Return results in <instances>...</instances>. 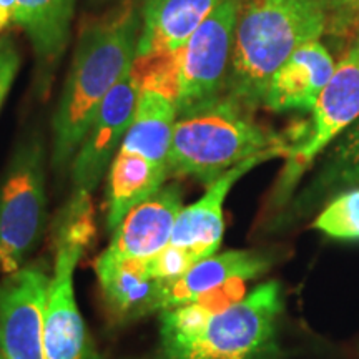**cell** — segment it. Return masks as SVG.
Here are the masks:
<instances>
[{
	"label": "cell",
	"mask_w": 359,
	"mask_h": 359,
	"mask_svg": "<svg viewBox=\"0 0 359 359\" xmlns=\"http://www.w3.org/2000/svg\"><path fill=\"white\" fill-rule=\"evenodd\" d=\"M140 22L132 7L85 29L53 116L52 167L64 172L92 127L103 98L132 70Z\"/></svg>",
	"instance_id": "1"
},
{
	"label": "cell",
	"mask_w": 359,
	"mask_h": 359,
	"mask_svg": "<svg viewBox=\"0 0 359 359\" xmlns=\"http://www.w3.org/2000/svg\"><path fill=\"white\" fill-rule=\"evenodd\" d=\"M326 34L318 0H236L230 70L224 97L253 111L273 74L291 53Z\"/></svg>",
	"instance_id": "2"
},
{
	"label": "cell",
	"mask_w": 359,
	"mask_h": 359,
	"mask_svg": "<svg viewBox=\"0 0 359 359\" xmlns=\"http://www.w3.org/2000/svg\"><path fill=\"white\" fill-rule=\"evenodd\" d=\"M278 147H291L257 123L251 111L228 97L180 115L168 154V172L206 187L228 170Z\"/></svg>",
	"instance_id": "3"
},
{
	"label": "cell",
	"mask_w": 359,
	"mask_h": 359,
	"mask_svg": "<svg viewBox=\"0 0 359 359\" xmlns=\"http://www.w3.org/2000/svg\"><path fill=\"white\" fill-rule=\"evenodd\" d=\"M280 313V285L263 283L198 326L160 323L155 359H275Z\"/></svg>",
	"instance_id": "4"
},
{
	"label": "cell",
	"mask_w": 359,
	"mask_h": 359,
	"mask_svg": "<svg viewBox=\"0 0 359 359\" xmlns=\"http://www.w3.org/2000/svg\"><path fill=\"white\" fill-rule=\"evenodd\" d=\"M95 236L92 195L72 191L53 223L50 288L45 309L47 359H88L87 330L74 290V273L83 251Z\"/></svg>",
	"instance_id": "5"
},
{
	"label": "cell",
	"mask_w": 359,
	"mask_h": 359,
	"mask_svg": "<svg viewBox=\"0 0 359 359\" xmlns=\"http://www.w3.org/2000/svg\"><path fill=\"white\" fill-rule=\"evenodd\" d=\"M47 223L45 151L37 137L13 151L0 182V271L4 275L27 264L42 240Z\"/></svg>",
	"instance_id": "6"
},
{
	"label": "cell",
	"mask_w": 359,
	"mask_h": 359,
	"mask_svg": "<svg viewBox=\"0 0 359 359\" xmlns=\"http://www.w3.org/2000/svg\"><path fill=\"white\" fill-rule=\"evenodd\" d=\"M291 147H278L251 156L210 183L198 201L183 206L167 248L155 257L147 258L150 275L165 281L175 280L188 271L193 264L217 253L224 231L223 203L231 187L259 163L276 156H288Z\"/></svg>",
	"instance_id": "7"
},
{
	"label": "cell",
	"mask_w": 359,
	"mask_h": 359,
	"mask_svg": "<svg viewBox=\"0 0 359 359\" xmlns=\"http://www.w3.org/2000/svg\"><path fill=\"white\" fill-rule=\"evenodd\" d=\"M235 20L236 0H224L178 48V116L224 97Z\"/></svg>",
	"instance_id": "8"
},
{
	"label": "cell",
	"mask_w": 359,
	"mask_h": 359,
	"mask_svg": "<svg viewBox=\"0 0 359 359\" xmlns=\"http://www.w3.org/2000/svg\"><path fill=\"white\" fill-rule=\"evenodd\" d=\"M311 111V120L296 135L286 156V185H291L339 133L359 118V34L353 37Z\"/></svg>",
	"instance_id": "9"
},
{
	"label": "cell",
	"mask_w": 359,
	"mask_h": 359,
	"mask_svg": "<svg viewBox=\"0 0 359 359\" xmlns=\"http://www.w3.org/2000/svg\"><path fill=\"white\" fill-rule=\"evenodd\" d=\"M50 276L43 263H32L0 283L2 359H47L43 333Z\"/></svg>",
	"instance_id": "10"
},
{
	"label": "cell",
	"mask_w": 359,
	"mask_h": 359,
	"mask_svg": "<svg viewBox=\"0 0 359 359\" xmlns=\"http://www.w3.org/2000/svg\"><path fill=\"white\" fill-rule=\"evenodd\" d=\"M138 93L140 87L137 79L133 72L128 70L103 98L92 127L72 161L74 191L92 195L103 175L109 172L115 151L120 150L132 125Z\"/></svg>",
	"instance_id": "11"
},
{
	"label": "cell",
	"mask_w": 359,
	"mask_h": 359,
	"mask_svg": "<svg viewBox=\"0 0 359 359\" xmlns=\"http://www.w3.org/2000/svg\"><path fill=\"white\" fill-rule=\"evenodd\" d=\"M183 210L178 185H163L154 196L125 215L102 255L114 259L151 258L167 248L175 223Z\"/></svg>",
	"instance_id": "12"
},
{
	"label": "cell",
	"mask_w": 359,
	"mask_h": 359,
	"mask_svg": "<svg viewBox=\"0 0 359 359\" xmlns=\"http://www.w3.org/2000/svg\"><path fill=\"white\" fill-rule=\"evenodd\" d=\"M334 69L333 57L320 40L302 45L273 74L263 107L271 111L313 110Z\"/></svg>",
	"instance_id": "13"
},
{
	"label": "cell",
	"mask_w": 359,
	"mask_h": 359,
	"mask_svg": "<svg viewBox=\"0 0 359 359\" xmlns=\"http://www.w3.org/2000/svg\"><path fill=\"white\" fill-rule=\"evenodd\" d=\"M269 259L258 251L235 250L212 255L175 280L163 281L161 290V311L180 308L195 302L201 294L217 290L230 281H246L263 275Z\"/></svg>",
	"instance_id": "14"
},
{
	"label": "cell",
	"mask_w": 359,
	"mask_h": 359,
	"mask_svg": "<svg viewBox=\"0 0 359 359\" xmlns=\"http://www.w3.org/2000/svg\"><path fill=\"white\" fill-rule=\"evenodd\" d=\"M95 273L107 306L120 320H135L161 309L165 280L150 275L147 258L114 259L100 255Z\"/></svg>",
	"instance_id": "15"
},
{
	"label": "cell",
	"mask_w": 359,
	"mask_h": 359,
	"mask_svg": "<svg viewBox=\"0 0 359 359\" xmlns=\"http://www.w3.org/2000/svg\"><path fill=\"white\" fill-rule=\"evenodd\" d=\"M224 0H145L135 58L175 52Z\"/></svg>",
	"instance_id": "16"
},
{
	"label": "cell",
	"mask_w": 359,
	"mask_h": 359,
	"mask_svg": "<svg viewBox=\"0 0 359 359\" xmlns=\"http://www.w3.org/2000/svg\"><path fill=\"white\" fill-rule=\"evenodd\" d=\"M107 180V226L114 231L130 210L154 196L170 177L168 167L120 148Z\"/></svg>",
	"instance_id": "17"
},
{
	"label": "cell",
	"mask_w": 359,
	"mask_h": 359,
	"mask_svg": "<svg viewBox=\"0 0 359 359\" xmlns=\"http://www.w3.org/2000/svg\"><path fill=\"white\" fill-rule=\"evenodd\" d=\"M0 6L29 35L39 60L55 64L69 43L75 0H0Z\"/></svg>",
	"instance_id": "18"
},
{
	"label": "cell",
	"mask_w": 359,
	"mask_h": 359,
	"mask_svg": "<svg viewBox=\"0 0 359 359\" xmlns=\"http://www.w3.org/2000/svg\"><path fill=\"white\" fill-rule=\"evenodd\" d=\"M177 118L178 109L173 98L156 90L140 88L132 125L120 148L168 167L170 145Z\"/></svg>",
	"instance_id": "19"
},
{
	"label": "cell",
	"mask_w": 359,
	"mask_h": 359,
	"mask_svg": "<svg viewBox=\"0 0 359 359\" xmlns=\"http://www.w3.org/2000/svg\"><path fill=\"white\" fill-rule=\"evenodd\" d=\"M314 228L338 240H359V188L336 196L316 218Z\"/></svg>",
	"instance_id": "20"
},
{
	"label": "cell",
	"mask_w": 359,
	"mask_h": 359,
	"mask_svg": "<svg viewBox=\"0 0 359 359\" xmlns=\"http://www.w3.org/2000/svg\"><path fill=\"white\" fill-rule=\"evenodd\" d=\"M327 177L333 183H359V118L348 128L331 155Z\"/></svg>",
	"instance_id": "21"
},
{
	"label": "cell",
	"mask_w": 359,
	"mask_h": 359,
	"mask_svg": "<svg viewBox=\"0 0 359 359\" xmlns=\"http://www.w3.org/2000/svg\"><path fill=\"white\" fill-rule=\"evenodd\" d=\"M326 17V34L356 37L359 34V0H318Z\"/></svg>",
	"instance_id": "22"
},
{
	"label": "cell",
	"mask_w": 359,
	"mask_h": 359,
	"mask_svg": "<svg viewBox=\"0 0 359 359\" xmlns=\"http://www.w3.org/2000/svg\"><path fill=\"white\" fill-rule=\"evenodd\" d=\"M20 67V55L8 37L0 39V105L12 87Z\"/></svg>",
	"instance_id": "23"
},
{
	"label": "cell",
	"mask_w": 359,
	"mask_h": 359,
	"mask_svg": "<svg viewBox=\"0 0 359 359\" xmlns=\"http://www.w3.org/2000/svg\"><path fill=\"white\" fill-rule=\"evenodd\" d=\"M11 20H12L11 19V13H8V11H7L6 7L0 6V30H2L4 27H6Z\"/></svg>",
	"instance_id": "24"
}]
</instances>
